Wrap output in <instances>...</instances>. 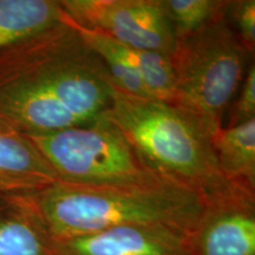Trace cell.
Segmentation results:
<instances>
[{
	"label": "cell",
	"mask_w": 255,
	"mask_h": 255,
	"mask_svg": "<svg viewBox=\"0 0 255 255\" xmlns=\"http://www.w3.org/2000/svg\"><path fill=\"white\" fill-rule=\"evenodd\" d=\"M114 85L68 15L0 50V123L24 135L84 124L110 107Z\"/></svg>",
	"instance_id": "cell-1"
},
{
	"label": "cell",
	"mask_w": 255,
	"mask_h": 255,
	"mask_svg": "<svg viewBox=\"0 0 255 255\" xmlns=\"http://www.w3.org/2000/svg\"><path fill=\"white\" fill-rule=\"evenodd\" d=\"M30 199L56 240L133 225L165 226L191 237L205 199L170 181L145 186L58 182Z\"/></svg>",
	"instance_id": "cell-2"
},
{
	"label": "cell",
	"mask_w": 255,
	"mask_h": 255,
	"mask_svg": "<svg viewBox=\"0 0 255 255\" xmlns=\"http://www.w3.org/2000/svg\"><path fill=\"white\" fill-rule=\"evenodd\" d=\"M104 115L158 176L189 188L203 199L232 186L220 171L212 136L175 105L114 88Z\"/></svg>",
	"instance_id": "cell-3"
},
{
	"label": "cell",
	"mask_w": 255,
	"mask_h": 255,
	"mask_svg": "<svg viewBox=\"0 0 255 255\" xmlns=\"http://www.w3.org/2000/svg\"><path fill=\"white\" fill-rule=\"evenodd\" d=\"M250 56L226 14L178 40L173 56L175 91L170 104L190 115L214 139L241 87Z\"/></svg>",
	"instance_id": "cell-4"
},
{
	"label": "cell",
	"mask_w": 255,
	"mask_h": 255,
	"mask_svg": "<svg viewBox=\"0 0 255 255\" xmlns=\"http://www.w3.org/2000/svg\"><path fill=\"white\" fill-rule=\"evenodd\" d=\"M26 136L60 182L96 187L145 186L165 180L146 167L123 132L104 114L68 129Z\"/></svg>",
	"instance_id": "cell-5"
},
{
	"label": "cell",
	"mask_w": 255,
	"mask_h": 255,
	"mask_svg": "<svg viewBox=\"0 0 255 255\" xmlns=\"http://www.w3.org/2000/svg\"><path fill=\"white\" fill-rule=\"evenodd\" d=\"M79 26L101 32L122 45L174 56L177 39L163 0H62Z\"/></svg>",
	"instance_id": "cell-6"
},
{
	"label": "cell",
	"mask_w": 255,
	"mask_h": 255,
	"mask_svg": "<svg viewBox=\"0 0 255 255\" xmlns=\"http://www.w3.org/2000/svg\"><path fill=\"white\" fill-rule=\"evenodd\" d=\"M190 255H255V191L232 184L205 199Z\"/></svg>",
	"instance_id": "cell-7"
},
{
	"label": "cell",
	"mask_w": 255,
	"mask_h": 255,
	"mask_svg": "<svg viewBox=\"0 0 255 255\" xmlns=\"http://www.w3.org/2000/svg\"><path fill=\"white\" fill-rule=\"evenodd\" d=\"M60 255H190V235L157 225L121 226L56 240Z\"/></svg>",
	"instance_id": "cell-8"
},
{
	"label": "cell",
	"mask_w": 255,
	"mask_h": 255,
	"mask_svg": "<svg viewBox=\"0 0 255 255\" xmlns=\"http://www.w3.org/2000/svg\"><path fill=\"white\" fill-rule=\"evenodd\" d=\"M58 181L26 135L0 123V196H31Z\"/></svg>",
	"instance_id": "cell-9"
},
{
	"label": "cell",
	"mask_w": 255,
	"mask_h": 255,
	"mask_svg": "<svg viewBox=\"0 0 255 255\" xmlns=\"http://www.w3.org/2000/svg\"><path fill=\"white\" fill-rule=\"evenodd\" d=\"M0 255H60L30 196H0Z\"/></svg>",
	"instance_id": "cell-10"
},
{
	"label": "cell",
	"mask_w": 255,
	"mask_h": 255,
	"mask_svg": "<svg viewBox=\"0 0 255 255\" xmlns=\"http://www.w3.org/2000/svg\"><path fill=\"white\" fill-rule=\"evenodd\" d=\"M213 145L223 177L233 186L255 191V119L222 128Z\"/></svg>",
	"instance_id": "cell-11"
},
{
	"label": "cell",
	"mask_w": 255,
	"mask_h": 255,
	"mask_svg": "<svg viewBox=\"0 0 255 255\" xmlns=\"http://www.w3.org/2000/svg\"><path fill=\"white\" fill-rule=\"evenodd\" d=\"M57 0H0V50L62 21Z\"/></svg>",
	"instance_id": "cell-12"
},
{
	"label": "cell",
	"mask_w": 255,
	"mask_h": 255,
	"mask_svg": "<svg viewBox=\"0 0 255 255\" xmlns=\"http://www.w3.org/2000/svg\"><path fill=\"white\" fill-rule=\"evenodd\" d=\"M75 26L83 41L104 64L115 89L135 97L150 98L126 45L101 32L77 24Z\"/></svg>",
	"instance_id": "cell-13"
},
{
	"label": "cell",
	"mask_w": 255,
	"mask_h": 255,
	"mask_svg": "<svg viewBox=\"0 0 255 255\" xmlns=\"http://www.w3.org/2000/svg\"><path fill=\"white\" fill-rule=\"evenodd\" d=\"M163 5L176 39L196 33L227 12L225 0H163Z\"/></svg>",
	"instance_id": "cell-14"
},
{
	"label": "cell",
	"mask_w": 255,
	"mask_h": 255,
	"mask_svg": "<svg viewBox=\"0 0 255 255\" xmlns=\"http://www.w3.org/2000/svg\"><path fill=\"white\" fill-rule=\"evenodd\" d=\"M128 50L151 100L170 104L175 91L173 56L158 51L136 50L131 47H128Z\"/></svg>",
	"instance_id": "cell-15"
},
{
	"label": "cell",
	"mask_w": 255,
	"mask_h": 255,
	"mask_svg": "<svg viewBox=\"0 0 255 255\" xmlns=\"http://www.w3.org/2000/svg\"><path fill=\"white\" fill-rule=\"evenodd\" d=\"M227 19L245 47L253 53L255 46V1L233 0L229 1Z\"/></svg>",
	"instance_id": "cell-16"
},
{
	"label": "cell",
	"mask_w": 255,
	"mask_h": 255,
	"mask_svg": "<svg viewBox=\"0 0 255 255\" xmlns=\"http://www.w3.org/2000/svg\"><path fill=\"white\" fill-rule=\"evenodd\" d=\"M239 95L229 117L228 127L237 126L246 121L255 119V65L251 63L248 66Z\"/></svg>",
	"instance_id": "cell-17"
}]
</instances>
